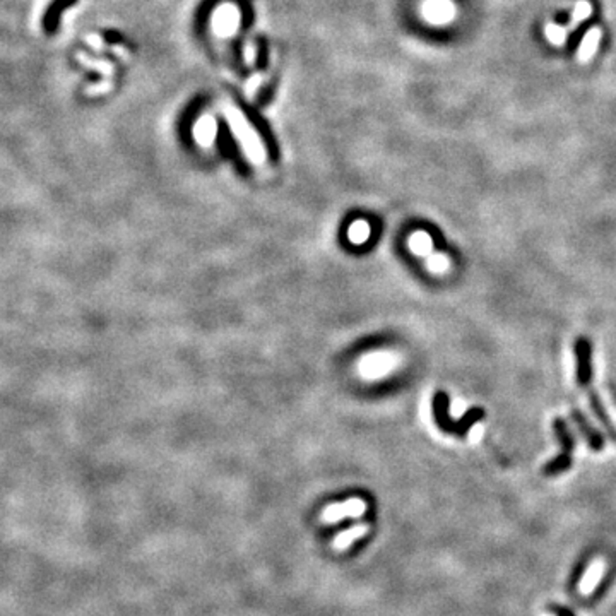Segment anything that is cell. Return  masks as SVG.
I'll return each instance as SVG.
<instances>
[{
    "label": "cell",
    "instance_id": "obj_6",
    "mask_svg": "<svg viewBox=\"0 0 616 616\" xmlns=\"http://www.w3.org/2000/svg\"><path fill=\"white\" fill-rule=\"evenodd\" d=\"M601 36H603V31H601L599 26H592V28L584 34L582 41H580L579 52H577V60H579L580 64H589L592 59H594L596 52H598L599 47Z\"/></svg>",
    "mask_w": 616,
    "mask_h": 616
},
{
    "label": "cell",
    "instance_id": "obj_9",
    "mask_svg": "<svg viewBox=\"0 0 616 616\" xmlns=\"http://www.w3.org/2000/svg\"><path fill=\"white\" fill-rule=\"evenodd\" d=\"M409 247L416 255H427L431 252V238L428 233L418 231L409 238Z\"/></svg>",
    "mask_w": 616,
    "mask_h": 616
},
{
    "label": "cell",
    "instance_id": "obj_8",
    "mask_svg": "<svg viewBox=\"0 0 616 616\" xmlns=\"http://www.w3.org/2000/svg\"><path fill=\"white\" fill-rule=\"evenodd\" d=\"M370 233H372L370 224L366 223V221L359 220L354 221V223L350 227V229H348V238H350L353 243H365L366 240L370 238Z\"/></svg>",
    "mask_w": 616,
    "mask_h": 616
},
{
    "label": "cell",
    "instance_id": "obj_2",
    "mask_svg": "<svg viewBox=\"0 0 616 616\" xmlns=\"http://www.w3.org/2000/svg\"><path fill=\"white\" fill-rule=\"evenodd\" d=\"M399 365V354L392 351H375V353L365 354L359 361V375L368 380L382 378L392 372Z\"/></svg>",
    "mask_w": 616,
    "mask_h": 616
},
{
    "label": "cell",
    "instance_id": "obj_10",
    "mask_svg": "<svg viewBox=\"0 0 616 616\" xmlns=\"http://www.w3.org/2000/svg\"><path fill=\"white\" fill-rule=\"evenodd\" d=\"M545 34H546V38H548V40L552 41L553 45H557V47H561V45H565V41H567V36H568L567 28H565V26H560V24H554V22H550V24H546Z\"/></svg>",
    "mask_w": 616,
    "mask_h": 616
},
{
    "label": "cell",
    "instance_id": "obj_11",
    "mask_svg": "<svg viewBox=\"0 0 616 616\" xmlns=\"http://www.w3.org/2000/svg\"><path fill=\"white\" fill-rule=\"evenodd\" d=\"M445 266H447V260L443 255H434V257L428 260V267L434 271H442Z\"/></svg>",
    "mask_w": 616,
    "mask_h": 616
},
{
    "label": "cell",
    "instance_id": "obj_5",
    "mask_svg": "<svg viewBox=\"0 0 616 616\" xmlns=\"http://www.w3.org/2000/svg\"><path fill=\"white\" fill-rule=\"evenodd\" d=\"M572 418L575 422L577 428L580 430V434L584 435V438L587 440V443L591 445L592 450H603L604 449V437L599 434L596 428H592V424L587 422V418L584 416V413L580 409H573Z\"/></svg>",
    "mask_w": 616,
    "mask_h": 616
},
{
    "label": "cell",
    "instance_id": "obj_4",
    "mask_svg": "<svg viewBox=\"0 0 616 616\" xmlns=\"http://www.w3.org/2000/svg\"><path fill=\"white\" fill-rule=\"evenodd\" d=\"M78 2L79 0H52L47 10H45L43 19H41V28H43L45 34L53 36V34L59 33L62 14L71 7H74Z\"/></svg>",
    "mask_w": 616,
    "mask_h": 616
},
{
    "label": "cell",
    "instance_id": "obj_1",
    "mask_svg": "<svg viewBox=\"0 0 616 616\" xmlns=\"http://www.w3.org/2000/svg\"><path fill=\"white\" fill-rule=\"evenodd\" d=\"M553 430L554 435H557L558 442L561 443V452L557 459H553L552 462L546 464L545 474H548V476H554V474L565 473V471L570 469V466H572V452L573 449H575V438L572 437L567 423H565L564 420L560 418L554 420Z\"/></svg>",
    "mask_w": 616,
    "mask_h": 616
},
{
    "label": "cell",
    "instance_id": "obj_3",
    "mask_svg": "<svg viewBox=\"0 0 616 616\" xmlns=\"http://www.w3.org/2000/svg\"><path fill=\"white\" fill-rule=\"evenodd\" d=\"M577 382L584 390L592 387V346L591 341L579 338L575 343Z\"/></svg>",
    "mask_w": 616,
    "mask_h": 616
},
{
    "label": "cell",
    "instance_id": "obj_7",
    "mask_svg": "<svg viewBox=\"0 0 616 616\" xmlns=\"http://www.w3.org/2000/svg\"><path fill=\"white\" fill-rule=\"evenodd\" d=\"M591 14H592V3L587 2V0H579V2L575 3V7H573L568 24L565 26V28H567V33L575 31V29L580 26V22H584L585 19L591 17Z\"/></svg>",
    "mask_w": 616,
    "mask_h": 616
}]
</instances>
